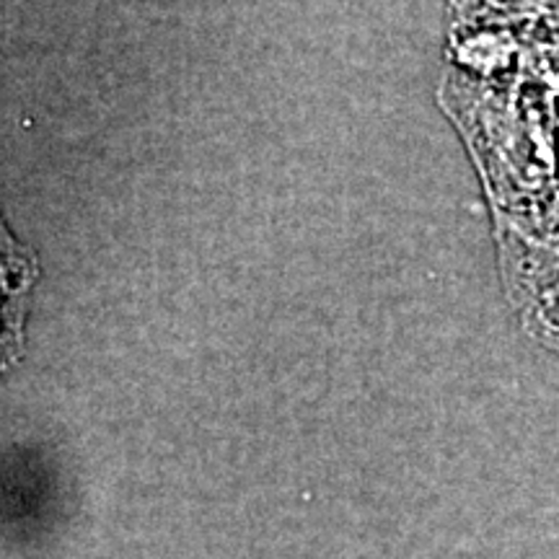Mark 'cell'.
Instances as JSON below:
<instances>
[{"mask_svg":"<svg viewBox=\"0 0 559 559\" xmlns=\"http://www.w3.org/2000/svg\"><path fill=\"white\" fill-rule=\"evenodd\" d=\"M472 24H559V0H451Z\"/></svg>","mask_w":559,"mask_h":559,"instance_id":"6da1fadb","label":"cell"}]
</instances>
